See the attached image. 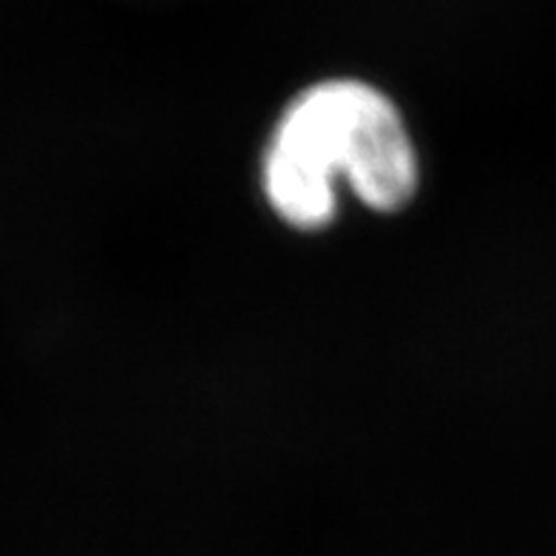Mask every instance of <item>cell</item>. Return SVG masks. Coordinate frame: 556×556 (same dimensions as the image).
Wrapping results in <instances>:
<instances>
[{"instance_id":"6da1fadb","label":"cell","mask_w":556,"mask_h":556,"mask_svg":"<svg viewBox=\"0 0 556 556\" xmlns=\"http://www.w3.org/2000/svg\"><path fill=\"white\" fill-rule=\"evenodd\" d=\"M338 176L378 211H397L417 188V156L401 114L358 80L307 88L285 111L264 160L273 211L299 230L332 219Z\"/></svg>"}]
</instances>
